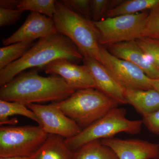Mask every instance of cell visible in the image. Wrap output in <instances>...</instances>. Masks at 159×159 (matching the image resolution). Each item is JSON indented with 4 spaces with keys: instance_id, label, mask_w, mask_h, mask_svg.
Wrapping results in <instances>:
<instances>
[{
    "instance_id": "cell-1",
    "label": "cell",
    "mask_w": 159,
    "mask_h": 159,
    "mask_svg": "<svg viewBox=\"0 0 159 159\" xmlns=\"http://www.w3.org/2000/svg\"><path fill=\"white\" fill-rule=\"evenodd\" d=\"M75 91L59 76L43 77L36 71L22 73L0 89V99L27 106L62 101Z\"/></svg>"
},
{
    "instance_id": "cell-2",
    "label": "cell",
    "mask_w": 159,
    "mask_h": 159,
    "mask_svg": "<svg viewBox=\"0 0 159 159\" xmlns=\"http://www.w3.org/2000/svg\"><path fill=\"white\" fill-rule=\"evenodd\" d=\"M83 58L74 43L57 31L39 39L23 57L0 70V85L7 84L27 69L44 68L57 59L76 63Z\"/></svg>"
},
{
    "instance_id": "cell-3",
    "label": "cell",
    "mask_w": 159,
    "mask_h": 159,
    "mask_svg": "<svg viewBox=\"0 0 159 159\" xmlns=\"http://www.w3.org/2000/svg\"><path fill=\"white\" fill-rule=\"evenodd\" d=\"M53 19L57 32L70 40L84 57H91L102 63V46L93 21L71 10L61 1H57Z\"/></svg>"
},
{
    "instance_id": "cell-4",
    "label": "cell",
    "mask_w": 159,
    "mask_h": 159,
    "mask_svg": "<svg viewBox=\"0 0 159 159\" xmlns=\"http://www.w3.org/2000/svg\"><path fill=\"white\" fill-rule=\"evenodd\" d=\"M55 104L82 129L118 107L119 104L96 89L75 91L68 98Z\"/></svg>"
},
{
    "instance_id": "cell-5",
    "label": "cell",
    "mask_w": 159,
    "mask_h": 159,
    "mask_svg": "<svg viewBox=\"0 0 159 159\" xmlns=\"http://www.w3.org/2000/svg\"><path fill=\"white\" fill-rule=\"evenodd\" d=\"M126 114L125 109L118 107L112 109L92 125L83 129L77 135L65 139L67 145L74 152L89 142L111 139L120 133L139 134L142 129V120H129L126 118Z\"/></svg>"
},
{
    "instance_id": "cell-6",
    "label": "cell",
    "mask_w": 159,
    "mask_h": 159,
    "mask_svg": "<svg viewBox=\"0 0 159 159\" xmlns=\"http://www.w3.org/2000/svg\"><path fill=\"white\" fill-rule=\"evenodd\" d=\"M48 135L39 125L1 126L0 158L30 157Z\"/></svg>"
},
{
    "instance_id": "cell-7",
    "label": "cell",
    "mask_w": 159,
    "mask_h": 159,
    "mask_svg": "<svg viewBox=\"0 0 159 159\" xmlns=\"http://www.w3.org/2000/svg\"><path fill=\"white\" fill-rule=\"evenodd\" d=\"M148 14L145 11L93 22L98 31L100 44L106 47L118 43L136 41L142 37Z\"/></svg>"
},
{
    "instance_id": "cell-8",
    "label": "cell",
    "mask_w": 159,
    "mask_h": 159,
    "mask_svg": "<svg viewBox=\"0 0 159 159\" xmlns=\"http://www.w3.org/2000/svg\"><path fill=\"white\" fill-rule=\"evenodd\" d=\"M102 63L124 89H152L151 79L139 68L131 63L111 54L102 46Z\"/></svg>"
},
{
    "instance_id": "cell-9",
    "label": "cell",
    "mask_w": 159,
    "mask_h": 159,
    "mask_svg": "<svg viewBox=\"0 0 159 159\" xmlns=\"http://www.w3.org/2000/svg\"><path fill=\"white\" fill-rule=\"evenodd\" d=\"M37 116L43 130L48 134L56 135L69 139L77 135L82 129L61 110L55 103L49 105H27Z\"/></svg>"
},
{
    "instance_id": "cell-10",
    "label": "cell",
    "mask_w": 159,
    "mask_h": 159,
    "mask_svg": "<svg viewBox=\"0 0 159 159\" xmlns=\"http://www.w3.org/2000/svg\"><path fill=\"white\" fill-rule=\"evenodd\" d=\"M46 74L61 77L74 91L96 89L93 78L87 67L66 59H57L43 68Z\"/></svg>"
},
{
    "instance_id": "cell-11",
    "label": "cell",
    "mask_w": 159,
    "mask_h": 159,
    "mask_svg": "<svg viewBox=\"0 0 159 159\" xmlns=\"http://www.w3.org/2000/svg\"><path fill=\"white\" fill-rule=\"evenodd\" d=\"M57 32L54 20L43 15L30 12L22 25L11 36L3 40L5 46L20 42H34Z\"/></svg>"
},
{
    "instance_id": "cell-12",
    "label": "cell",
    "mask_w": 159,
    "mask_h": 159,
    "mask_svg": "<svg viewBox=\"0 0 159 159\" xmlns=\"http://www.w3.org/2000/svg\"><path fill=\"white\" fill-rule=\"evenodd\" d=\"M103 145L111 148L119 159H159V144L139 139H102Z\"/></svg>"
},
{
    "instance_id": "cell-13",
    "label": "cell",
    "mask_w": 159,
    "mask_h": 159,
    "mask_svg": "<svg viewBox=\"0 0 159 159\" xmlns=\"http://www.w3.org/2000/svg\"><path fill=\"white\" fill-rule=\"evenodd\" d=\"M106 48L115 57L137 66L150 79L159 78V70L136 41L110 45Z\"/></svg>"
},
{
    "instance_id": "cell-14",
    "label": "cell",
    "mask_w": 159,
    "mask_h": 159,
    "mask_svg": "<svg viewBox=\"0 0 159 159\" xmlns=\"http://www.w3.org/2000/svg\"><path fill=\"white\" fill-rule=\"evenodd\" d=\"M84 65L92 74L96 89L111 98L119 104H127L124 96V89L116 80L109 70L98 61L84 57Z\"/></svg>"
},
{
    "instance_id": "cell-15",
    "label": "cell",
    "mask_w": 159,
    "mask_h": 159,
    "mask_svg": "<svg viewBox=\"0 0 159 159\" xmlns=\"http://www.w3.org/2000/svg\"><path fill=\"white\" fill-rule=\"evenodd\" d=\"M124 96L126 103L143 117L159 110V93L154 89H124Z\"/></svg>"
},
{
    "instance_id": "cell-16",
    "label": "cell",
    "mask_w": 159,
    "mask_h": 159,
    "mask_svg": "<svg viewBox=\"0 0 159 159\" xmlns=\"http://www.w3.org/2000/svg\"><path fill=\"white\" fill-rule=\"evenodd\" d=\"M31 159H74V152L69 148L65 139L49 134L46 141L31 157Z\"/></svg>"
},
{
    "instance_id": "cell-17",
    "label": "cell",
    "mask_w": 159,
    "mask_h": 159,
    "mask_svg": "<svg viewBox=\"0 0 159 159\" xmlns=\"http://www.w3.org/2000/svg\"><path fill=\"white\" fill-rule=\"evenodd\" d=\"M19 115L24 116L37 122L41 126V124L37 116L27 106L20 102H10L0 99V125H15L18 123L17 118L9 117Z\"/></svg>"
},
{
    "instance_id": "cell-18",
    "label": "cell",
    "mask_w": 159,
    "mask_h": 159,
    "mask_svg": "<svg viewBox=\"0 0 159 159\" xmlns=\"http://www.w3.org/2000/svg\"><path fill=\"white\" fill-rule=\"evenodd\" d=\"M159 6V0H128L122 1L116 6L109 9L107 18L126 15L135 14L140 11L152 9Z\"/></svg>"
},
{
    "instance_id": "cell-19",
    "label": "cell",
    "mask_w": 159,
    "mask_h": 159,
    "mask_svg": "<svg viewBox=\"0 0 159 159\" xmlns=\"http://www.w3.org/2000/svg\"><path fill=\"white\" fill-rule=\"evenodd\" d=\"M74 159H119L111 148L96 140L87 143L74 152Z\"/></svg>"
},
{
    "instance_id": "cell-20",
    "label": "cell",
    "mask_w": 159,
    "mask_h": 159,
    "mask_svg": "<svg viewBox=\"0 0 159 159\" xmlns=\"http://www.w3.org/2000/svg\"><path fill=\"white\" fill-rule=\"evenodd\" d=\"M34 44L30 42H20L1 48L0 70L23 57Z\"/></svg>"
},
{
    "instance_id": "cell-21",
    "label": "cell",
    "mask_w": 159,
    "mask_h": 159,
    "mask_svg": "<svg viewBox=\"0 0 159 159\" xmlns=\"http://www.w3.org/2000/svg\"><path fill=\"white\" fill-rule=\"evenodd\" d=\"M17 9L43 15L53 19L56 11L54 0H22Z\"/></svg>"
},
{
    "instance_id": "cell-22",
    "label": "cell",
    "mask_w": 159,
    "mask_h": 159,
    "mask_svg": "<svg viewBox=\"0 0 159 159\" xmlns=\"http://www.w3.org/2000/svg\"><path fill=\"white\" fill-rule=\"evenodd\" d=\"M142 37L159 39V6L151 10L148 13Z\"/></svg>"
},
{
    "instance_id": "cell-23",
    "label": "cell",
    "mask_w": 159,
    "mask_h": 159,
    "mask_svg": "<svg viewBox=\"0 0 159 159\" xmlns=\"http://www.w3.org/2000/svg\"><path fill=\"white\" fill-rule=\"evenodd\" d=\"M136 41L159 70V39L142 37Z\"/></svg>"
},
{
    "instance_id": "cell-24",
    "label": "cell",
    "mask_w": 159,
    "mask_h": 159,
    "mask_svg": "<svg viewBox=\"0 0 159 159\" xmlns=\"http://www.w3.org/2000/svg\"><path fill=\"white\" fill-rule=\"evenodd\" d=\"M61 2L71 10L90 20L91 15V1L62 0Z\"/></svg>"
},
{
    "instance_id": "cell-25",
    "label": "cell",
    "mask_w": 159,
    "mask_h": 159,
    "mask_svg": "<svg viewBox=\"0 0 159 159\" xmlns=\"http://www.w3.org/2000/svg\"><path fill=\"white\" fill-rule=\"evenodd\" d=\"M111 1L108 0L91 1V15L93 22H98L102 20L111 7Z\"/></svg>"
},
{
    "instance_id": "cell-26",
    "label": "cell",
    "mask_w": 159,
    "mask_h": 159,
    "mask_svg": "<svg viewBox=\"0 0 159 159\" xmlns=\"http://www.w3.org/2000/svg\"><path fill=\"white\" fill-rule=\"evenodd\" d=\"M24 11L0 7V27L11 25L20 19Z\"/></svg>"
},
{
    "instance_id": "cell-27",
    "label": "cell",
    "mask_w": 159,
    "mask_h": 159,
    "mask_svg": "<svg viewBox=\"0 0 159 159\" xmlns=\"http://www.w3.org/2000/svg\"><path fill=\"white\" fill-rule=\"evenodd\" d=\"M144 124L151 132L159 135V110L143 117L142 120Z\"/></svg>"
},
{
    "instance_id": "cell-28",
    "label": "cell",
    "mask_w": 159,
    "mask_h": 159,
    "mask_svg": "<svg viewBox=\"0 0 159 159\" xmlns=\"http://www.w3.org/2000/svg\"><path fill=\"white\" fill-rule=\"evenodd\" d=\"M20 2V1L19 0H1L0 7L7 9H18Z\"/></svg>"
},
{
    "instance_id": "cell-29",
    "label": "cell",
    "mask_w": 159,
    "mask_h": 159,
    "mask_svg": "<svg viewBox=\"0 0 159 159\" xmlns=\"http://www.w3.org/2000/svg\"><path fill=\"white\" fill-rule=\"evenodd\" d=\"M151 85L152 89L156 90L159 93V78L157 79H151Z\"/></svg>"
},
{
    "instance_id": "cell-30",
    "label": "cell",
    "mask_w": 159,
    "mask_h": 159,
    "mask_svg": "<svg viewBox=\"0 0 159 159\" xmlns=\"http://www.w3.org/2000/svg\"><path fill=\"white\" fill-rule=\"evenodd\" d=\"M0 159H31L29 157H12L0 158Z\"/></svg>"
}]
</instances>
